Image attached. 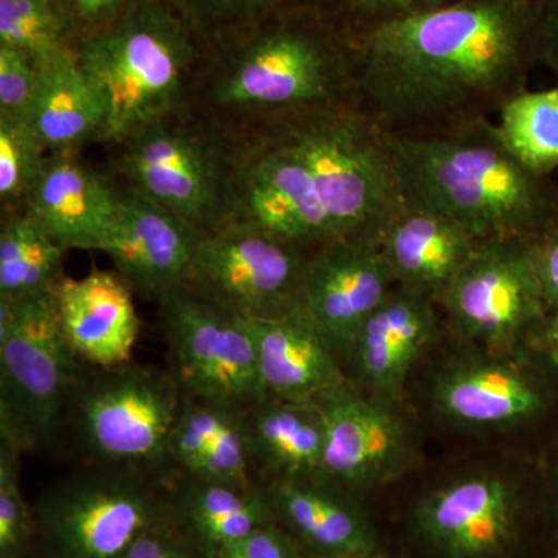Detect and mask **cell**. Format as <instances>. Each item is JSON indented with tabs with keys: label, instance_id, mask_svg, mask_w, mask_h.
<instances>
[{
	"label": "cell",
	"instance_id": "21",
	"mask_svg": "<svg viewBox=\"0 0 558 558\" xmlns=\"http://www.w3.org/2000/svg\"><path fill=\"white\" fill-rule=\"evenodd\" d=\"M253 341L264 396L311 402L347 384L332 344L303 306L271 318H244Z\"/></svg>",
	"mask_w": 558,
	"mask_h": 558
},
{
	"label": "cell",
	"instance_id": "38",
	"mask_svg": "<svg viewBox=\"0 0 558 558\" xmlns=\"http://www.w3.org/2000/svg\"><path fill=\"white\" fill-rule=\"evenodd\" d=\"M73 39L112 24L134 0H53Z\"/></svg>",
	"mask_w": 558,
	"mask_h": 558
},
{
	"label": "cell",
	"instance_id": "18",
	"mask_svg": "<svg viewBox=\"0 0 558 558\" xmlns=\"http://www.w3.org/2000/svg\"><path fill=\"white\" fill-rule=\"evenodd\" d=\"M417 521L450 558H490L515 538L519 497L501 476H465L428 495L418 506Z\"/></svg>",
	"mask_w": 558,
	"mask_h": 558
},
{
	"label": "cell",
	"instance_id": "13",
	"mask_svg": "<svg viewBox=\"0 0 558 558\" xmlns=\"http://www.w3.org/2000/svg\"><path fill=\"white\" fill-rule=\"evenodd\" d=\"M553 389L515 360L475 355L444 366L433 380V407L465 429H515L537 422L553 405Z\"/></svg>",
	"mask_w": 558,
	"mask_h": 558
},
{
	"label": "cell",
	"instance_id": "41",
	"mask_svg": "<svg viewBox=\"0 0 558 558\" xmlns=\"http://www.w3.org/2000/svg\"><path fill=\"white\" fill-rule=\"evenodd\" d=\"M534 60L558 80V0H535Z\"/></svg>",
	"mask_w": 558,
	"mask_h": 558
},
{
	"label": "cell",
	"instance_id": "24",
	"mask_svg": "<svg viewBox=\"0 0 558 558\" xmlns=\"http://www.w3.org/2000/svg\"><path fill=\"white\" fill-rule=\"evenodd\" d=\"M267 497L274 512L317 550V556L368 558L373 554L368 520L347 499L323 486L322 480H281Z\"/></svg>",
	"mask_w": 558,
	"mask_h": 558
},
{
	"label": "cell",
	"instance_id": "10",
	"mask_svg": "<svg viewBox=\"0 0 558 558\" xmlns=\"http://www.w3.org/2000/svg\"><path fill=\"white\" fill-rule=\"evenodd\" d=\"M168 521L159 499L123 478L81 481L36 510L46 558H121L140 535Z\"/></svg>",
	"mask_w": 558,
	"mask_h": 558
},
{
	"label": "cell",
	"instance_id": "23",
	"mask_svg": "<svg viewBox=\"0 0 558 558\" xmlns=\"http://www.w3.org/2000/svg\"><path fill=\"white\" fill-rule=\"evenodd\" d=\"M478 241L447 216L405 205L379 242L396 284L438 304Z\"/></svg>",
	"mask_w": 558,
	"mask_h": 558
},
{
	"label": "cell",
	"instance_id": "5",
	"mask_svg": "<svg viewBox=\"0 0 558 558\" xmlns=\"http://www.w3.org/2000/svg\"><path fill=\"white\" fill-rule=\"evenodd\" d=\"M357 53L310 13L274 14L213 87L219 105L279 113L355 101Z\"/></svg>",
	"mask_w": 558,
	"mask_h": 558
},
{
	"label": "cell",
	"instance_id": "7",
	"mask_svg": "<svg viewBox=\"0 0 558 558\" xmlns=\"http://www.w3.org/2000/svg\"><path fill=\"white\" fill-rule=\"evenodd\" d=\"M438 304L461 336L494 352L538 336L549 311L535 275L531 236L480 240Z\"/></svg>",
	"mask_w": 558,
	"mask_h": 558
},
{
	"label": "cell",
	"instance_id": "32",
	"mask_svg": "<svg viewBox=\"0 0 558 558\" xmlns=\"http://www.w3.org/2000/svg\"><path fill=\"white\" fill-rule=\"evenodd\" d=\"M21 447L3 440L0 450V558H25L36 521L22 495Z\"/></svg>",
	"mask_w": 558,
	"mask_h": 558
},
{
	"label": "cell",
	"instance_id": "2",
	"mask_svg": "<svg viewBox=\"0 0 558 558\" xmlns=\"http://www.w3.org/2000/svg\"><path fill=\"white\" fill-rule=\"evenodd\" d=\"M385 138L405 205L432 209L476 238L531 236L558 219V189L520 163L488 117Z\"/></svg>",
	"mask_w": 558,
	"mask_h": 558
},
{
	"label": "cell",
	"instance_id": "25",
	"mask_svg": "<svg viewBox=\"0 0 558 558\" xmlns=\"http://www.w3.org/2000/svg\"><path fill=\"white\" fill-rule=\"evenodd\" d=\"M28 123L47 149L70 148L102 134L106 110L97 87L73 47L40 68V84Z\"/></svg>",
	"mask_w": 558,
	"mask_h": 558
},
{
	"label": "cell",
	"instance_id": "3",
	"mask_svg": "<svg viewBox=\"0 0 558 558\" xmlns=\"http://www.w3.org/2000/svg\"><path fill=\"white\" fill-rule=\"evenodd\" d=\"M275 134L306 165L333 238L381 233L405 207L385 130L360 102L275 116Z\"/></svg>",
	"mask_w": 558,
	"mask_h": 558
},
{
	"label": "cell",
	"instance_id": "43",
	"mask_svg": "<svg viewBox=\"0 0 558 558\" xmlns=\"http://www.w3.org/2000/svg\"><path fill=\"white\" fill-rule=\"evenodd\" d=\"M553 484H554V495H556V505L558 510V454L556 459V464H554L553 469Z\"/></svg>",
	"mask_w": 558,
	"mask_h": 558
},
{
	"label": "cell",
	"instance_id": "33",
	"mask_svg": "<svg viewBox=\"0 0 558 558\" xmlns=\"http://www.w3.org/2000/svg\"><path fill=\"white\" fill-rule=\"evenodd\" d=\"M252 453L248 427H244L238 418L189 470L204 483L250 490L248 462Z\"/></svg>",
	"mask_w": 558,
	"mask_h": 558
},
{
	"label": "cell",
	"instance_id": "9",
	"mask_svg": "<svg viewBox=\"0 0 558 558\" xmlns=\"http://www.w3.org/2000/svg\"><path fill=\"white\" fill-rule=\"evenodd\" d=\"M159 299L180 380L191 392L227 407L266 398L244 318L185 288Z\"/></svg>",
	"mask_w": 558,
	"mask_h": 558
},
{
	"label": "cell",
	"instance_id": "17",
	"mask_svg": "<svg viewBox=\"0 0 558 558\" xmlns=\"http://www.w3.org/2000/svg\"><path fill=\"white\" fill-rule=\"evenodd\" d=\"M244 223L288 244L336 241L304 161L275 132L256 146L242 174Z\"/></svg>",
	"mask_w": 558,
	"mask_h": 558
},
{
	"label": "cell",
	"instance_id": "12",
	"mask_svg": "<svg viewBox=\"0 0 558 558\" xmlns=\"http://www.w3.org/2000/svg\"><path fill=\"white\" fill-rule=\"evenodd\" d=\"M123 142L121 165L134 191L196 227L218 211L222 163L199 135L161 120Z\"/></svg>",
	"mask_w": 558,
	"mask_h": 558
},
{
	"label": "cell",
	"instance_id": "8",
	"mask_svg": "<svg viewBox=\"0 0 558 558\" xmlns=\"http://www.w3.org/2000/svg\"><path fill=\"white\" fill-rule=\"evenodd\" d=\"M306 260L295 245L242 223L202 234L190 281L241 318H271L301 306Z\"/></svg>",
	"mask_w": 558,
	"mask_h": 558
},
{
	"label": "cell",
	"instance_id": "42",
	"mask_svg": "<svg viewBox=\"0 0 558 558\" xmlns=\"http://www.w3.org/2000/svg\"><path fill=\"white\" fill-rule=\"evenodd\" d=\"M538 337L542 339L543 347H545L546 357H548L550 365L558 369V311L549 314L545 326L539 330Z\"/></svg>",
	"mask_w": 558,
	"mask_h": 558
},
{
	"label": "cell",
	"instance_id": "11",
	"mask_svg": "<svg viewBox=\"0 0 558 558\" xmlns=\"http://www.w3.org/2000/svg\"><path fill=\"white\" fill-rule=\"evenodd\" d=\"M392 399L360 395L349 381L317 399L325 421L319 480L360 488L379 486L410 468L414 442Z\"/></svg>",
	"mask_w": 558,
	"mask_h": 558
},
{
	"label": "cell",
	"instance_id": "37",
	"mask_svg": "<svg viewBox=\"0 0 558 558\" xmlns=\"http://www.w3.org/2000/svg\"><path fill=\"white\" fill-rule=\"evenodd\" d=\"M207 558H306L299 538L275 523L256 529L247 537L205 550Z\"/></svg>",
	"mask_w": 558,
	"mask_h": 558
},
{
	"label": "cell",
	"instance_id": "26",
	"mask_svg": "<svg viewBox=\"0 0 558 558\" xmlns=\"http://www.w3.org/2000/svg\"><path fill=\"white\" fill-rule=\"evenodd\" d=\"M253 453L286 481L319 480L325 421L314 400L271 399L248 427Z\"/></svg>",
	"mask_w": 558,
	"mask_h": 558
},
{
	"label": "cell",
	"instance_id": "16",
	"mask_svg": "<svg viewBox=\"0 0 558 558\" xmlns=\"http://www.w3.org/2000/svg\"><path fill=\"white\" fill-rule=\"evenodd\" d=\"M201 236L189 220L132 191L119 196L98 250L130 288L160 296L190 282Z\"/></svg>",
	"mask_w": 558,
	"mask_h": 558
},
{
	"label": "cell",
	"instance_id": "35",
	"mask_svg": "<svg viewBox=\"0 0 558 558\" xmlns=\"http://www.w3.org/2000/svg\"><path fill=\"white\" fill-rule=\"evenodd\" d=\"M40 84V65L24 51L0 46V117H31Z\"/></svg>",
	"mask_w": 558,
	"mask_h": 558
},
{
	"label": "cell",
	"instance_id": "19",
	"mask_svg": "<svg viewBox=\"0 0 558 558\" xmlns=\"http://www.w3.org/2000/svg\"><path fill=\"white\" fill-rule=\"evenodd\" d=\"M51 295L76 357L101 368H116L131 359L140 318L130 286L119 274L94 269L83 278H60Z\"/></svg>",
	"mask_w": 558,
	"mask_h": 558
},
{
	"label": "cell",
	"instance_id": "40",
	"mask_svg": "<svg viewBox=\"0 0 558 558\" xmlns=\"http://www.w3.org/2000/svg\"><path fill=\"white\" fill-rule=\"evenodd\" d=\"M531 253L543 300L553 314L558 311V219L531 234Z\"/></svg>",
	"mask_w": 558,
	"mask_h": 558
},
{
	"label": "cell",
	"instance_id": "31",
	"mask_svg": "<svg viewBox=\"0 0 558 558\" xmlns=\"http://www.w3.org/2000/svg\"><path fill=\"white\" fill-rule=\"evenodd\" d=\"M46 146L25 120L0 117V197L25 201L46 160Z\"/></svg>",
	"mask_w": 558,
	"mask_h": 558
},
{
	"label": "cell",
	"instance_id": "27",
	"mask_svg": "<svg viewBox=\"0 0 558 558\" xmlns=\"http://www.w3.org/2000/svg\"><path fill=\"white\" fill-rule=\"evenodd\" d=\"M182 512L205 550L247 537L275 517L267 495L199 480L186 492Z\"/></svg>",
	"mask_w": 558,
	"mask_h": 558
},
{
	"label": "cell",
	"instance_id": "14",
	"mask_svg": "<svg viewBox=\"0 0 558 558\" xmlns=\"http://www.w3.org/2000/svg\"><path fill=\"white\" fill-rule=\"evenodd\" d=\"M81 425L92 449L117 462H145L170 451L178 422L174 392L153 374L128 369L84 392Z\"/></svg>",
	"mask_w": 558,
	"mask_h": 558
},
{
	"label": "cell",
	"instance_id": "30",
	"mask_svg": "<svg viewBox=\"0 0 558 558\" xmlns=\"http://www.w3.org/2000/svg\"><path fill=\"white\" fill-rule=\"evenodd\" d=\"M53 0H0V46L24 51L40 68L73 47Z\"/></svg>",
	"mask_w": 558,
	"mask_h": 558
},
{
	"label": "cell",
	"instance_id": "6",
	"mask_svg": "<svg viewBox=\"0 0 558 558\" xmlns=\"http://www.w3.org/2000/svg\"><path fill=\"white\" fill-rule=\"evenodd\" d=\"M75 359L51 292L0 300L3 440L24 447L33 436L46 438L53 433Z\"/></svg>",
	"mask_w": 558,
	"mask_h": 558
},
{
	"label": "cell",
	"instance_id": "1",
	"mask_svg": "<svg viewBox=\"0 0 558 558\" xmlns=\"http://www.w3.org/2000/svg\"><path fill=\"white\" fill-rule=\"evenodd\" d=\"M535 0H454L357 32L360 105L388 132L498 112L526 89Z\"/></svg>",
	"mask_w": 558,
	"mask_h": 558
},
{
	"label": "cell",
	"instance_id": "34",
	"mask_svg": "<svg viewBox=\"0 0 558 558\" xmlns=\"http://www.w3.org/2000/svg\"><path fill=\"white\" fill-rule=\"evenodd\" d=\"M238 421L230 407L208 402L179 414L172 429L170 451L186 469L205 453L216 439Z\"/></svg>",
	"mask_w": 558,
	"mask_h": 558
},
{
	"label": "cell",
	"instance_id": "44",
	"mask_svg": "<svg viewBox=\"0 0 558 558\" xmlns=\"http://www.w3.org/2000/svg\"><path fill=\"white\" fill-rule=\"evenodd\" d=\"M306 558H336V557H323V556H314V557H306ZM369 558V557H368Z\"/></svg>",
	"mask_w": 558,
	"mask_h": 558
},
{
	"label": "cell",
	"instance_id": "39",
	"mask_svg": "<svg viewBox=\"0 0 558 558\" xmlns=\"http://www.w3.org/2000/svg\"><path fill=\"white\" fill-rule=\"evenodd\" d=\"M340 5L359 22V32L374 25L402 20L438 9L454 0H339Z\"/></svg>",
	"mask_w": 558,
	"mask_h": 558
},
{
	"label": "cell",
	"instance_id": "28",
	"mask_svg": "<svg viewBox=\"0 0 558 558\" xmlns=\"http://www.w3.org/2000/svg\"><path fill=\"white\" fill-rule=\"evenodd\" d=\"M64 250L31 216L7 219L0 231V300L51 292Z\"/></svg>",
	"mask_w": 558,
	"mask_h": 558
},
{
	"label": "cell",
	"instance_id": "22",
	"mask_svg": "<svg viewBox=\"0 0 558 558\" xmlns=\"http://www.w3.org/2000/svg\"><path fill=\"white\" fill-rule=\"evenodd\" d=\"M119 196L69 153L46 157L25 204L27 215L62 248L100 247Z\"/></svg>",
	"mask_w": 558,
	"mask_h": 558
},
{
	"label": "cell",
	"instance_id": "36",
	"mask_svg": "<svg viewBox=\"0 0 558 558\" xmlns=\"http://www.w3.org/2000/svg\"><path fill=\"white\" fill-rule=\"evenodd\" d=\"M204 27H248L269 20L288 0H168Z\"/></svg>",
	"mask_w": 558,
	"mask_h": 558
},
{
	"label": "cell",
	"instance_id": "29",
	"mask_svg": "<svg viewBox=\"0 0 558 558\" xmlns=\"http://www.w3.org/2000/svg\"><path fill=\"white\" fill-rule=\"evenodd\" d=\"M497 116L495 126L509 153L527 170L550 178L558 170V86L521 90Z\"/></svg>",
	"mask_w": 558,
	"mask_h": 558
},
{
	"label": "cell",
	"instance_id": "4",
	"mask_svg": "<svg viewBox=\"0 0 558 558\" xmlns=\"http://www.w3.org/2000/svg\"><path fill=\"white\" fill-rule=\"evenodd\" d=\"M73 51L105 105L108 140L168 120L194 60L189 28L168 0H134L112 24L76 39Z\"/></svg>",
	"mask_w": 558,
	"mask_h": 558
},
{
	"label": "cell",
	"instance_id": "20",
	"mask_svg": "<svg viewBox=\"0 0 558 558\" xmlns=\"http://www.w3.org/2000/svg\"><path fill=\"white\" fill-rule=\"evenodd\" d=\"M435 306L427 296L396 286L357 330L347 352L374 395L396 398L417 360L438 339Z\"/></svg>",
	"mask_w": 558,
	"mask_h": 558
},
{
	"label": "cell",
	"instance_id": "15",
	"mask_svg": "<svg viewBox=\"0 0 558 558\" xmlns=\"http://www.w3.org/2000/svg\"><path fill=\"white\" fill-rule=\"evenodd\" d=\"M396 286L379 241H330L306 263L301 306L333 349L347 351L363 323Z\"/></svg>",
	"mask_w": 558,
	"mask_h": 558
}]
</instances>
